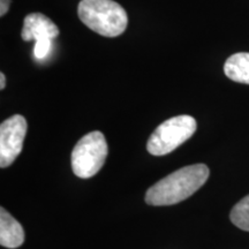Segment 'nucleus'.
I'll list each match as a JSON object with an SVG mask.
<instances>
[{
  "label": "nucleus",
  "mask_w": 249,
  "mask_h": 249,
  "mask_svg": "<svg viewBox=\"0 0 249 249\" xmlns=\"http://www.w3.org/2000/svg\"><path fill=\"white\" fill-rule=\"evenodd\" d=\"M9 5H11V0H0V15L1 17H4L7 13Z\"/></svg>",
  "instance_id": "nucleus-11"
},
{
  "label": "nucleus",
  "mask_w": 249,
  "mask_h": 249,
  "mask_svg": "<svg viewBox=\"0 0 249 249\" xmlns=\"http://www.w3.org/2000/svg\"><path fill=\"white\" fill-rule=\"evenodd\" d=\"M24 242V231L21 224L6 211L0 209V244L6 248H18Z\"/></svg>",
  "instance_id": "nucleus-7"
},
{
  "label": "nucleus",
  "mask_w": 249,
  "mask_h": 249,
  "mask_svg": "<svg viewBox=\"0 0 249 249\" xmlns=\"http://www.w3.org/2000/svg\"><path fill=\"white\" fill-rule=\"evenodd\" d=\"M77 14L89 29L105 37L120 36L128 24L124 8L113 0H81Z\"/></svg>",
  "instance_id": "nucleus-2"
},
{
  "label": "nucleus",
  "mask_w": 249,
  "mask_h": 249,
  "mask_svg": "<svg viewBox=\"0 0 249 249\" xmlns=\"http://www.w3.org/2000/svg\"><path fill=\"white\" fill-rule=\"evenodd\" d=\"M28 124L20 114L2 121L0 126V167H8L23 148Z\"/></svg>",
  "instance_id": "nucleus-5"
},
{
  "label": "nucleus",
  "mask_w": 249,
  "mask_h": 249,
  "mask_svg": "<svg viewBox=\"0 0 249 249\" xmlns=\"http://www.w3.org/2000/svg\"><path fill=\"white\" fill-rule=\"evenodd\" d=\"M108 149L104 134L98 130L83 136L71 151V170L79 178L88 179L98 173L107 160Z\"/></svg>",
  "instance_id": "nucleus-3"
},
{
  "label": "nucleus",
  "mask_w": 249,
  "mask_h": 249,
  "mask_svg": "<svg viewBox=\"0 0 249 249\" xmlns=\"http://www.w3.org/2000/svg\"><path fill=\"white\" fill-rule=\"evenodd\" d=\"M196 120L191 116L170 118L156 128L148 140L147 150L152 156L170 154L196 132Z\"/></svg>",
  "instance_id": "nucleus-4"
},
{
  "label": "nucleus",
  "mask_w": 249,
  "mask_h": 249,
  "mask_svg": "<svg viewBox=\"0 0 249 249\" xmlns=\"http://www.w3.org/2000/svg\"><path fill=\"white\" fill-rule=\"evenodd\" d=\"M224 73L232 81L249 85V53L239 52L232 54L224 65Z\"/></svg>",
  "instance_id": "nucleus-8"
},
{
  "label": "nucleus",
  "mask_w": 249,
  "mask_h": 249,
  "mask_svg": "<svg viewBox=\"0 0 249 249\" xmlns=\"http://www.w3.org/2000/svg\"><path fill=\"white\" fill-rule=\"evenodd\" d=\"M59 28L51 18L42 13H31L24 18L21 37L26 42H36L42 38L53 39L59 36Z\"/></svg>",
  "instance_id": "nucleus-6"
},
{
  "label": "nucleus",
  "mask_w": 249,
  "mask_h": 249,
  "mask_svg": "<svg viewBox=\"0 0 249 249\" xmlns=\"http://www.w3.org/2000/svg\"><path fill=\"white\" fill-rule=\"evenodd\" d=\"M207 165L194 164L174 171L156 182L147 191L145 202L149 205H173L191 197L209 178Z\"/></svg>",
  "instance_id": "nucleus-1"
},
{
  "label": "nucleus",
  "mask_w": 249,
  "mask_h": 249,
  "mask_svg": "<svg viewBox=\"0 0 249 249\" xmlns=\"http://www.w3.org/2000/svg\"><path fill=\"white\" fill-rule=\"evenodd\" d=\"M52 46V39L51 38H42L35 42V48H34V55L36 59H44L46 55L49 54L50 50Z\"/></svg>",
  "instance_id": "nucleus-10"
},
{
  "label": "nucleus",
  "mask_w": 249,
  "mask_h": 249,
  "mask_svg": "<svg viewBox=\"0 0 249 249\" xmlns=\"http://www.w3.org/2000/svg\"><path fill=\"white\" fill-rule=\"evenodd\" d=\"M230 219L242 231L249 232V195L233 207L230 213Z\"/></svg>",
  "instance_id": "nucleus-9"
},
{
  "label": "nucleus",
  "mask_w": 249,
  "mask_h": 249,
  "mask_svg": "<svg viewBox=\"0 0 249 249\" xmlns=\"http://www.w3.org/2000/svg\"><path fill=\"white\" fill-rule=\"evenodd\" d=\"M6 87V76L4 73H0V89H5Z\"/></svg>",
  "instance_id": "nucleus-12"
}]
</instances>
